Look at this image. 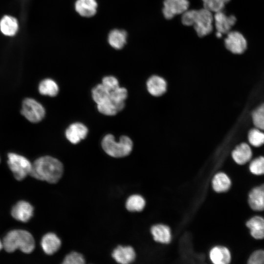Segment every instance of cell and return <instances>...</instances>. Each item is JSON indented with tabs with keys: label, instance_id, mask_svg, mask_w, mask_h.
<instances>
[{
	"label": "cell",
	"instance_id": "obj_23",
	"mask_svg": "<svg viewBox=\"0 0 264 264\" xmlns=\"http://www.w3.org/2000/svg\"><path fill=\"white\" fill-rule=\"evenodd\" d=\"M127 36V33L124 30L114 29L109 33L108 42L112 47L121 49L126 44Z\"/></svg>",
	"mask_w": 264,
	"mask_h": 264
},
{
	"label": "cell",
	"instance_id": "obj_7",
	"mask_svg": "<svg viewBox=\"0 0 264 264\" xmlns=\"http://www.w3.org/2000/svg\"><path fill=\"white\" fill-rule=\"evenodd\" d=\"M226 48L235 54H241L246 49L247 41L243 35L236 31H230L224 40Z\"/></svg>",
	"mask_w": 264,
	"mask_h": 264
},
{
	"label": "cell",
	"instance_id": "obj_29",
	"mask_svg": "<svg viewBox=\"0 0 264 264\" xmlns=\"http://www.w3.org/2000/svg\"><path fill=\"white\" fill-rule=\"evenodd\" d=\"M251 115L255 127L264 131V103L255 109Z\"/></svg>",
	"mask_w": 264,
	"mask_h": 264
},
{
	"label": "cell",
	"instance_id": "obj_9",
	"mask_svg": "<svg viewBox=\"0 0 264 264\" xmlns=\"http://www.w3.org/2000/svg\"><path fill=\"white\" fill-rule=\"evenodd\" d=\"M215 21L217 33L222 34H227L236 22V18L233 15L227 16L223 10L215 13Z\"/></svg>",
	"mask_w": 264,
	"mask_h": 264
},
{
	"label": "cell",
	"instance_id": "obj_34",
	"mask_svg": "<svg viewBox=\"0 0 264 264\" xmlns=\"http://www.w3.org/2000/svg\"><path fill=\"white\" fill-rule=\"evenodd\" d=\"M102 84L110 91L119 86L118 81L113 76H106L102 79Z\"/></svg>",
	"mask_w": 264,
	"mask_h": 264
},
{
	"label": "cell",
	"instance_id": "obj_12",
	"mask_svg": "<svg viewBox=\"0 0 264 264\" xmlns=\"http://www.w3.org/2000/svg\"><path fill=\"white\" fill-rule=\"evenodd\" d=\"M248 202L253 210L264 211V184L254 187L250 191Z\"/></svg>",
	"mask_w": 264,
	"mask_h": 264
},
{
	"label": "cell",
	"instance_id": "obj_32",
	"mask_svg": "<svg viewBox=\"0 0 264 264\" xmlns=\"http://www.w3.org/2000/svg\"><path fill=\"white\" fill-rule=\"evenodd\" d=\"M62 263L64 264H84L85 263V259L80 253L72 251L66 256Z\"/></svg>",
	"mask_w": 264,
	"mask_h": 264
},
{
	"label": "cell",
	"instance_id": "obj_1",
	"mask_svg": "<svg viewBox=\"0 0 264 264\" xmlns=\"http://www.w3.org/2000/svg\"><path fill=\"white\" fill-rule=\"evenodd\" d=\"M64 166L56 158L45 155L37 158L32 164L30 175L38 180L54 184L63 176Z\"/></svg>",
	"mask_w": 264,
	"mask_h": 264
},
{
	"label": "cell",
	"instance_id": "obj_26",
	"mask_svg": "<svg viewBox=\"0 0 264 264\" xmlns=\"http://www.w3.org/2000/svg\"><path fill=\"white\" fill-rule=\"evenodd\" d=\"M97 105L99 111L106 115H114L121 110L119 107L110 98Z\"/></svg>",
	"mask_w": 264,
	"mask_h": 264
},
{
	"label": "cell",
	"instance_id": "obj_30",
	"mask_svg": "<svg viewBox=\"0 0 264 264\" xmlns=\"http://www.w3.org/2000/svg\"><path fill=\"white\" fill-rule=\"evenodd\" d=\"M204 8L211 12L222 11L225 4L230 0H202Z\"/></svg>",
	"mask_w": 264,
	"mask_h": 264
},
{
	"label": "cell",
	"instance_id": "obj_20",
	"mask_svg": "<svg viewBox=\"0 0 264 264\" xmlns=\"http://www.w3.org/2000/svg\"><path fill=\"white\" fill-rule=\"evenodd\" d=\"M97 3L96 0H77L75 4L76 11L85 17L93 16L96 13Z\"/></svg>",
	"mask_w": 264,
	"mask_h": 264
},
{
	"label": "cell",
	"instance_id": "obj_27",
	"mask_svg": "<svg viewBox=\"0 0 264 264\" xmlns=\"http://www.w3.org/2000/svg\"><path fill=\"white\" fill-rule=\"evenodd\" d=\"M110 90L102 83L94 87L92 90V97L95 102L98 104L110 98Z\"/></svg>",
	"mask_w": 264,
	"mask_h": 264
},
{
	"label": "cell",
	"instance_id": "obj_4",
	"mask_svg": "<svg viewBox=\"0 0 264 264\" xmlns=\"http://www.w3.org/2000/svg\"><path fill=\"white\" fill-rule=\"evenodd\" d=\"M102 147L110 156L120 158L130 154L132 150L133 143L127 136H122L118 141H116L113 135L108 134L103 138Z\"/></svg>",
	"mask_w": 264,
	"mask_h": 264
},
{
	"label": "cell",
	"instance_id": "obj_6",
	"mask_svg": "<svg viewBox=\"0 0 264 264\" xmlns=\"http://www.w3.org/2000/svg\"><path fill=\"white\" fill-rule=\"evenodd\" d=\"M21 112L27 120L34 123L42 120L45 114L43 106L31 98H26L23 100Z\"/></svg>",
	"mask_w": 264,
	"mask_h": 264
},
{
	"label": "cell",
	"instance_id": "obj_11",
	"mask_svg": "<svg viewBox=\"0 0 264 264\" xmlns=\"http://www.w3.org/2000/svg\"><path fill=\"white\" fill-rule=\"evenodd\" d=\"M33 207L28 202L19 201L11 210V215L18 221L23 222H27L33 214Z\"/></svg>",
	"mask_w": 264,
	"mask_h": 264
},
{
	"label": "cell",
	"instance_id": "obj_28",
	"mask_svg": "<svg viewBox=\"0 0 264 264\" xmlns=\"http://www.w3.org/2000/svg\"><path fill=\"white\" fill-rule=\"evenodd\" d=\"M248 140L253 146L259 147L264 144V132L257 128L252 129L248 132Z\"/></svg>",
	"mask_w": 264,
	"mask_h": 264
},
{
	"label": "cell",
	"instance_id": "obj_3",
	"mask_svg": "<svg viewBox=\"0 0 264 264\" xmlns=\"http://www.w3.org/2000/svg\"><path fill=\"white\" fill-rule=\"evenodd\" d=\"M3 247L9 253L20 249L25 253H31L35 248V240L28 231L22 229H14L9 231L4 237Z\"/></svg>",
	"mask_w": 264,
	"mask_h": 264
},
{
	"label": "cell",
	"instance_id": "obj_31",
	"mask_svg": "<svg viewBox=\"0 0 264 264\" xmlns=\"http://www.w3.org/2000/svg\"><path fill=\"white\" fill-rule=\"evenodd\" d=\"M249 169L254 175H264V156H261L252 160L249 164Z\"/></svg>",
	"mask_w": 264,
	"mask_h": 264
},
{
	"label": "cell",
	"instance_id": "obj_35",
	"mask_svg": "<svg viewBox=\"0 0 264 264\" xmlns=\"http://www.w3.org/2000/svg\"><path fill=\"white\" fill-rule=\"evenodd\" d=\"M2 247H3L2 242H1L0 240V250L2 249Z\"/></svg>",
	"mask_w": 264,
	"mask_h": 264
},
{
	"label": "cell",
	"instance_id": "obj_10",
	"mask_svg": "<svg viewBox=\"0 0 264 264\" xmlns=\"http://www.w3.org/2000/svg\"><path fill=\"white\" fill-rule=\"evenodd\" d=\"M113 259L118 263L128 264L132 263L136 258L134 248L130 245H118L115 247L111 254Z\"/></svg>",
	"mask_w": 264,
	"mask_h": 264
},
{
	"label": "cell",
	"instance_id": "obj_18",
	"mask_svg": "<svg viewBox=\"0 0 264 264\" xmlns=\"http://www.w3.org/2000/svg\"><path fill=\"white\" fill-rule=\"evenodd\" d=\"M209 258L215 264H227L231 260L229 250L223 246H216L213 247L209 252Z\"/></svg>",
	"mask_w": 264,
	"mask_h": 264
},
{
	"label": "cell",
	"instance_id": "obj_16",
	"mask_svg": "<svg viewBox=\"0 0 264 264\" xmlns=\"http://www.w3.org/2000/svg\"><path fill=\"white\" fill-rule=\"evenodd\" d=\"M234 161L239 165H244L249 161L252 156V152L249 145L242 143L237 146L231 153Z\"/></svg>",
	"mask_w": 264,
	"mask_h": 264
},
{
	"label": "cell",
	"instance_id": "obj_17",
	"mask_svg": "<svg viewBox=\"0 0 264 264\" xmlns=\"http://www.w3.org/2000/svg\"><path fill=\"white\" fill-rule=\"evenodd\" d=\"M150 231L154 240L156 242L167 244L171 241V231L168 225L163 224H155L152 226Z\"/></svg>",
	"mask_w": 264,
	"mask_h": 264
},
{
	"label": "cell",
	"instance_id": "obj_24",
	"mask_svg": "<svg viewBox=\"0 0 264 264\" xmlns=\"http://www.w3.org/2000/svg\"><path fill=\"white\" fill-rule=\"evenodd\" d=\"M38 89L42 95L53 97L58 93L59 87L53 80L47 78L40 82Z\"/></svg>",
	"mask_w": 264,
	"mask_h": 264
},
{
	"label": "cell",
	"instance_id": "obj_5",
	"mask_svg": "<svg viewBox=\"0 0 264 264\" xmlns=\"http://www.w3.org/2000/svg\"><path fill=\"white\" fill-rule=\"evenodd\" d=\"M7 156V164L17 180H22L30 175L32 164L28 159L14 153H9Z\"/></svg>",
	"mask_w": 264,
	"mask_h": 264
},
{
	"label": "cell",
	"instance_id": "obj_25",
	"mask_svg": "<svg viewBox=\"0 0 264 264\" xmlns=\"http://www.w3.org/2000/svg\"><path fill=\"white\" fill-rule=\"evenodd\" d=\"M146 205L144 198L138 194H133L127 199L125 206L127 210L130 212H140Z\"/></svg>",
	"mask_w": 264,
	"mask_h": 264
},
{
	"label": "cell",
	"instance_id": "obj_33",
	"mask_svg": "<svg viewBox=\"0 0 264 264\" xmlns=\"http://www.w3.org/2000/svg\"><path fill=\"white\" fill-rule=\"evenodd\" d=\"M248 263L249 264H264V250L259 249L253 252L248 260Z\"/></svg>",
	"mask_w": 264,
	"mask_h": 264
},
{
	"label": "cell",
	"instance_id": "obj_8",
	"mask_svg": "<svg viewBox=\"0 0 264 264\" xmlns=\"http://www.w3.org/2000/svg\"><path fill=\"white\" fill-rule=\"evenodd\" d=\"M162 12L164 17L172 19L175 15L183 14L188 10L189 2L188 0H164Z\"/></svg>",
	"mask_w": 264,
	"mask_h": 264
},
{
	"label": "cell",
	"instance_id": "obj_15",
	"mask_svg": "<svg viewBox=\"0 0 264 264\" xmlns=\"http://www.w3.org/2000/svg\"><path fill=\"white\" fill-rule=\"evenodd\" d=\"M146 87L148 91L151 95L158 97L166 92L167 84L163 78L158 75H153L147 80Z\"/></svg>",
	"mask_w": 264,
	"mask_h": 264
},
{
	"label": "cell",
	"instance_id": "obj_19",
	"mask_svg": "<svg viewBox=\"0 0 264 264\" xmlns=\"http://www.w3.org/2000/svg\"><path fill=\"white\" fill-rule=\"evenodd\" d=\"M251 235L257 240L264 239V219L259 216L250 219L246 223Z\"/></svg>",
	"mask_w": 264,
	"mask_h": 264
},
{
	"label": "cell",
	"instance_id": "obj_21",
	"mask_svg": "<svg viewBox=\"0 0 264 264\" xmlns=\"http://www.w3.org/2000/svg\"><path fill=\"white\" fill-rule=\"evenodd\" d=\"M214 190L217 193L227 192L231 187V181L227 174L223 172L216 174L212 180Z\"/></svg>",
	"mask_w": 264,
	"mask_h": 264
},
{
	"label": "cell",
	"instance_id": "obj_2",
	"mask_svg": "<svg viewBox=\"0 0 264 264\" xmlns=\"http://www.w3.org/2000/svg\"><path fill=\"white\" fill-rule=\"evenodd\" d=\"M214 17L212 12L204 8L198 10H187L182 14V23L193 26L198 35L202 37L210 34L213 30Z\"/></svg>",
	"mask_w": 264,
	"mask_h": 264
},
{
	"label": "cell",
	"instance_id": "obj_22",
	"mask_svg": "<svg viewBox=\"0 0 264 264\" xmlns=\"http://www.w3.org/2000/svg\"><path fill=\"white\" fill-rule=\"evenodd\" d=\"M0 30L6 36H14L18 30L17 20L10 16H4L0 21Z\"/></svg>",
	"mask_w": 264,
	"mask_h": 264
},
{
	"label": "cell",
	"instance_id": "obj_13",
	"mask_svg": "<svg viewBox=\"0 0 264 264\" xmlns=\"http://www.w3.org/2000/svg\"><path fill=\"white\" fill-rule=\"evenodd\" d=\"M88 132L87 127L81 123L71 124L65 133L67 140L73 144H77L85 138Z\"/></svg>",
	"mask_w": 264,
	"mask_h": 264
},
{
	"label": "cell",
	"instance_id": "obj_14",
	"mask_svg": "<svg viewBox=\"0 0 264 264\" xmlns=\"http://www.w3.org/2000/svg\"><path fill=\"white\" fill-rule=\"evenodd\" d=\"M62 244L61 241L54 233L45 234L41 240V245L44 252L49 255L57 252Z\"/></svg>",
	"mask_w": 264,
	"mask_h": 264
}]
</instances>
